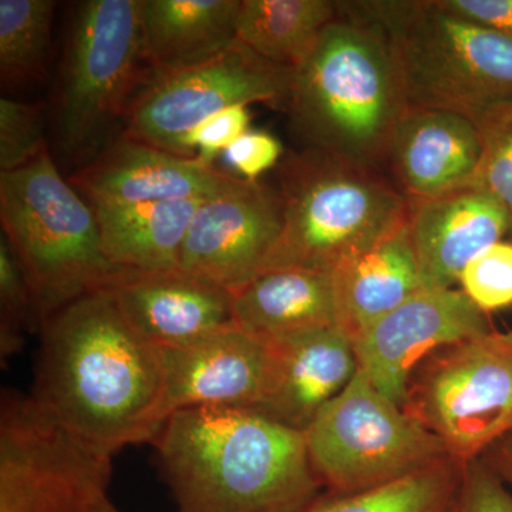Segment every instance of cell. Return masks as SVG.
Instances as JSON below:
<instances>
[{
    "instance_id": "cell-1",
    "label": "cell",
    "mask_w": 512,
    "mask_h": 512,
    "mask_svg": "<svg viewBox=\"0 0 512 512\" xmlns=\"http://www.w3.org/2000/svg\"><path fill=\"white\" fill-rule=\"evenodd\" d=\"M32 396L103 453L153 443L168 420L163 349L144 338L107 291L84 295L40 326Z\"/></svg>"
},
{
    "instance_id": "cell-2",
    "label": "cell",
    "mask_w": 512,
    "mask_h": 512,
    "mask_svg": "<svg viewBox=\"0 0 512 512\" xmlns=\"http://www.w3.org/2000/svg\"><path fill=\"white\" fill-rule=\"evenodd\" d=\"M177 512H303L323 487L305 431L245 407H191L153 441Z\"/></svg>"
},
{
    "instance_id": "cell-3",
    "label": "cell",
    "mask_w": 512,
    "mask_h": 512,
    "mask_svg": "<svg viewBox=\"0 0 512 512\" xmlns=\"http://www.w3.org/2000/svg\"><path fill=\"white\" fill-rule=\"evenodd\" d=\"M293 70L286 111L302 148L383 171L407 104L386 35L342 15Z\"/></svg>"
},
{
    "instance_id": "cell-4",
    "label": "cell",
    "mask_w": 512,
    "mask_h": 512,
    "mask_svg": "<svg viewBox=\"0 0 512 512\" xmlns=\"http://www.w3.org/2000/svg\"><path fill=\"white\" fill-rule=\"evenodd\" d=\"M336 8L389 39L409 106L451 111L474 123L512 100V40L439 0H357Z\"/></svg>"
},
{
    "instance_id": "cell-5",
    "label": "cell",
    "mask_w": 512,
    "mask_h": 512,
    "mask_svg": "<svg viewBox=\"0 0 512 512\" xmlns=\"http://www.w3.org/2000/svg\"><path fill=\"white\" fill-rule=\"evenodd\" d=\"M282 229L262 272H328L366 251L409 217V201L383 171L302 148L276 171ZM261 272V274H262Z\"/></svg>"
},
{
    "instance_id": "cell-6",
    "label": "cell",
    "mask_w": 512,
    "mask_h": 512,
    "mask_svg": "<svg viewBox=\"0 0 512 512\" xmlns=\"http://www.w3.org/2000/svg\"><path fill=\"white\" fill-rule=\"evenodd\" d=\"M0 221L32 289L39 330L123 271L104 254L93 208L60 174L49 147L25 167L0 173Z\"/></svg>"
},
{
    "instance_id": "cell-7",
    "label": "cell",
    "mask_w": 512,
    "mask_h": 512,
    "mask_svg": "<svg viewBox=\"0 0 512 512\" xmlns=\"http://www.w3.org/2000/svg\"><path fill=\"white\" fill-rule=\"evenodd\" d=\"M146 73L141 0L83 2L70 28L53 109L64 156L79 168L99 156Z\"/></svg>"
},
{
    "instance_id": "cell-8",
    "label": "cell",
    "mask_w": 512,
    "mask_h": 512,
    "mask_svg": "<svg viewBox=\"0 0 512 512\" xmlns=\"http://www.w3.org/2000/svg\"><path fill=\"white\" fill-rule=\"evenodd\" d=\"M313 470L332 493H357L450 460L436 434L362 369L305 430Z\"/></svg>"
},
{
    "instance_id": "cell-9",
    "label": "cell",
    "mask_w": 512,
    "mask_h": 512,
    "mask_svg": "<svg viewBox=\"0 0 512 512\" xmlns=\"http://www.w3.org/2000/svg\"><path fill=\"white\" fill-rule=\"evenodd\" d=\"M406 410L454 460L483 457L512 433V330L441 349L414 373Z\"/></svg>"
},
{
    "instance_id": "cell-10",
    "label": "cell",
    "mask_w": 512,
    "mask_h": 512,
    "mask_svg": "<svg viewBox=\"0 0 512 512\" xmlns=\"http://www.w3.org/2000/svg\"><path fill=\"white\" fill-rule=\"evenodd\" d=\"M46 412L32 394L3 392L0 512H93L113 464Z\"/></svg>"
},
{
    "instance_id": "cell-11",
    "label": "cell",
    "mask_w": 512,
    "mask_h": 512,
    "mask_svg": "<svg viewBox=\"0 0 512 512\" xmlns=\"http://www.w3.org/2000/svg\"><path fill=\"white\" fill-rule=\"evenodd\" d=\"M292 77L293 70L266 62L238 40L194 66L147 69L128 104L123 134L181 156V140L228 107L266 103L286 109Z\"/></svg>"
},
{
    "instance_id": "cell-12",
    "label": "cell",
    "mask_w": 512,
    "mask_h": 512,
    "mask_svg": "<svg viewBox=\"0 0 512 512\" xmlns=\"http://www.w3.org/2000/svg\"><path fill=\"white\" fill-rule=\"evenodd\" d=\"M491 330L487 313L463 291L423 289L363 330L353 345L373 386L406 409L414 373L429 357Z\"/></svg>"
},
{
    "instance_id": "cell-13",
    "label": "cell",
    "mask_w": 512,
    "mask_h": 512,
    "mask_svg": "<svg viewBox=\"0 0 512 512\" xmlns=\"http://www.w3.org/2000/svg\"><path fill=\"white\" fill-rule=\"evenodd\" d=\"M281 229L278 190L239 177L195 212L178 269L235 293L261 275Z\"/></svg>"
},
{
    "instance_id": "cell-14",
    "label": "cell",
    "mask_w": 512,
    "mask_h": 512,
    "mask_svg": "<svg viewBox=\"0 0 512 512\" xmlns=\"http://www.w3.org/2000/svg\"><path fill=\"white\" fill-rule=\"evenodd\" d=\"M238 178L200 157L177 156L121 134L67 180L97 208L205 200Z\"/></svg>"
},
{
    "instance_id": "cell-15",
    "label": "cell",
    "mask_w": 512,
    "mask_h": 512,
    "mask_svg": "<svg viewBox=\"0 0 512 512\" xmlns=\"http://www.w3.org/2000/svg\"><path fill=\"white\" fill-rule=\"evenodd\" d=\"M163 353L170 416L191 407L256 409L264 399L271 350L238 326Z\"/></svg>"
},
{
    "instance_id": "cell-16",
    "label": "cell",
    "mask_w": 512,
    "mask_h": 512,
    "mask_svg": "<svg viewBox=\"0 0 512 512\" xmlns=\"http://www.w3.org/2000/svg\"><path fill=\"white\" fill-rule=\"evenodd\" d=\"M121 313L163 350L183 348L235 325L232 293L181 269H123L109 288Z\"/></svg>"
},
{
    "instance_id": "cell-17",
    "label": "cell",
    "mask_w": 512,
    "mask_h": 512,
    "mask_svg": "<svg viewBox=\"0 0 512 512\" xmlns=\"http://www.w3.org/2000/svg\"><path fill=\"white\" fill-rule=\"evenodd\" d=\"M265 342L271 370L255 410L292 429H308L359 370L353 340L339 326Z\"/></svg>"
},
{
    "instance_id": "cell-18",
    "label": "cell",
    "mask_w": 512,
    "mask_h": 512,
    "mask_svg": "<svg viewBox=\"0 0 512 512\" xmlns=\"http://www.w3.org/2000/svg\"><path fill=\"white\" fill-rule=\"evenodd\" d=\"M407 228L424 289H448L471 259L510 234V220L487 192L463 187L409 202Z\"/></svg>"
},
{
    "instance_id": "cell-19",
    "label": "cell",
    "mask_w": 512,
    "mask_h": 512,
    "mask_svg": "<svg viewBox=\"0 0 512 512\" xmlns=\"http://www.w3.org/2000/svg\"><path fill=\"white\" fill-rule=\"evenodd\" d=\"M481 160L476 124L451 111L407 107L394 130L387 164L409 202L468 187Z\"/></svg>"
},
{
    "instance_id": "cell-20",
    "label": "cell",
    "mask_w": 512,
    "mask_h": 512,
    "mask_svg": "<svg viewBox=\"0 0 512 512\" xmlns=\"http://www.w3.org/2000/svg\"><path fill=\"white\" fill-rule=\"evenodd\" d=\"M336 323L355 340L377 319L423 291L407 222L332 272Z\"/></svg>"
},
{
    "instance_id": "cell-21",
    "label": "cell",
    "mask_w": 512,
    "mask_h": 512,
    "mask_svg": "<svg viewBox=\"0 0 512 512\" xmlns=\"http://www.w3.org/2000/svg\"><path fill=\"white\" fill-rule=\"evenodd\" d=\"M241 0H141V47L150 72L194 66L237 40Z\"/></svg>"
},
{
    "instance_id": "cell-22",
    "label": "cell",
    "mask_w": 512,
    "mask_h": 512,
    "mask_svg": "<svg viewBox=\"0 0 512 512\" xmlns=\"http://www.w3.org/2000/svg\"><path fill=\"white\" fill-rule=\"evenodd\" d=\"M234 323L262 340L338 326L332 274L308 269L262 272L232 293Z\"/></svg>"
},
{
    "instance_id": "cell-23",
    "label": "cell",
    "mask_w": 512,
    "mask_h": 512,
    "mask_svg": "<svg viewBox=\"0 0 512 512\" xmlns=\"http://www.w3.org/2000/svg\"><path fill=\"white\" fill-rule=\"evenodd\" d=\"M205 200L90 207L96 214L101 245L110 262L130 271H171L178 268L185 235Z\"/></svg>"
},
{
    "instance_id": "cell-24",
    "label": "cell",
    "mask_w": 512,
    "mask_h": 512,
    "mask_svg": "<svg viewBox=\"0 0 512 512\" xmlns=\"http://www.w3.org/2000/svg\"><path fill=\"white\" fill-rule=\"evenodd\" d=\"M338 16L330 0H241L237 40L266 62L295 70Z\"/></svg>"
},
{
    "instance_id": "cell-25",
    "label": "cell",
    "mask_w": 512,
    "mask_h": 512,
    "mask_svg": "<svg viewBox=\"0 0 512 512\" xmlns=\"http://www.w3.org/2000/svg\"><path fill=\"white\" fill-rule=\"evenodd\" d=\"M463 466L450 458L370 490L349 494L329 491L303 512H457Z\"/></svg>"
},
{
    "instance_id": "cell-26",
    "label": "cell",
    "mask_w": 512,
    "mask_h": 512,
    "mask_svg": "<svg viewBox=\"0 0 512 512\" xmlns=\"http://www.w3.org/2000/svg\"><path fill=\"white\" fill-rule=\"evenodd\" d=\"M52 0H0V74L3 84L25 86L46 77Z\"/></svg>"
},
{
    "instance_id": "cell-27",
    "label": "cell",
    "mask_w": 512,
    "mask_h": 512,
    "mask_svg": "<svg viewBox=\"0 0 512 512\" xmlns=\"http://www.w3.org/2000/svg\"><path fill=\"white\" fill-rule=\"evenodd\" d=\"M481 160L468 187L487 192L503 205L512 234V100L498 104L476 121Z\"/></svg>"
},
{
    "instance_id": "cell-28",
    "label": "cell",
    "mask_w": 512,
    "mask_h": 512,
    "mask_svg": "<svg viewBox=\"0 0 512 512\" xmlns=\"http://www.w3.org/2000/svg\"><path fill=\"white\" fill-rule=\"evenodd\" d=\"M39 330L35 299L25 272L5 237L0 238V359L25 345L26 330Z\"/></svg>"
},
{
    "instance_id": "cell-29",
    "label": "cell",
    "mask_w": 512,
    "mask_h": 512,
    "mask_svg": "<svg viewBox=\"0 0 512 512\" xmlns=\"http://www.w3.org/2000/svg\"><path fill=\"white\" fill-rule=\"evenodd\" d=\"M463 292L484 313L512 306V244L500 241L468 262L458 279Z\"/></svg>"
},
{
    "instance_id": "cell-30",
    "label": "cell",
    "mask_w": 512,
    "mask_h": 512,
    "mask_svg": "<svg viewBox=\"0 0 512 512\" xmlns=\"http://www.w3.org/2000/svg\"><path fill=\"white\" fill-rule=\"evenodd\" d=\"M47 147L39 104L2 97L0 99V170L25 167Z\"/></svg>"
},
{
    "instance_id": "cell-31",
    "label": "cell",
    "mask_w": 512,
    "mask_h": 512,
    "mask_svg": "<svg viewBox=\"0 0 512 512\" xmlns=\"http://www.w3.org/2000/svg\"><path fill=\"white\" fill-rule=\"evenodd\" d=\"M251 114L248 106H234L214 114L194 128L181 140L180 154L184 157H200L214 164L238 138L249 131Z\"/></svg>"
},
{
    "instance_id": "cell-32",
    "label": "cell",
    "mask_w": 512,
    "mask_h": 512,
    "mask_svg": "<svg viewBox=\"0 0 512 512\" xmlns=\"http://www.w3.org/2000/svg\"><path fill=\"white\" fill-rule=\"evenodd\" d=\"M457 512H512V493L483 457L463 466Z\"/></svg>"
},
{
    "instance_id": "cell-33",
    "label": "cell",
    "mask_w": 512,
    "mask_h": 512,
    "mask_svg": "<svg viewBox=\"0 0 512 512\" xmlns=\"http://www.w3.org/2000/svg\"><path fill=\"white\" fill-rule=\"evenodd\" d=\"M284 156L281 141L261 130L247 131L222 154L234 174L248 181H258L266 171L278 167Z\"/></svg>"
},
{
    "instance_id": "cell-34",
    "label": "cell",
    "mask_w": 512,
    "mask_h": 512,
    "mask_svg": "<svg viewBox=\"0 0 512 512\" xmlns=\"http://www.w3.org/2000/svg\"><path fill=\"white\" fill-rule=\"evenodd\" d=\"M461 18L480 23L512 40V0H439Z\"/></svg>"
},
{
    "instance_id": "cell-35",
    "label": "cell",
    "mask_w": 512,
    "mask_h": 512,
    "mask_svg": "<svg viewBox=\"0 0 512 512\" xmlns=\"http://www.w3.org/2000/svg\"><path fill=\"white\" fill-rule=\"evenodd\" d=\"M488 466L512 488V433L488 448L483 456Z\"/></svg>"
},
{
    "instance_id": "cell-36",
    "label": "cell",
    "mask_w": 512,
    "mask_h": 512,
    "mask_svg": "<svg viewBox=\"0 0 512 512\" xmlns=\"http://www.w3.org/2000/svg\"><path fill=\"white\" fill-rule=\"evenodd\" d=\"M93 512H123V511H120L119 508L116 507V505L111 503L109 495H107V497H104L103 500H101L100 503L96 505V508H94Z\"/></svg>"
}]
</instances>
